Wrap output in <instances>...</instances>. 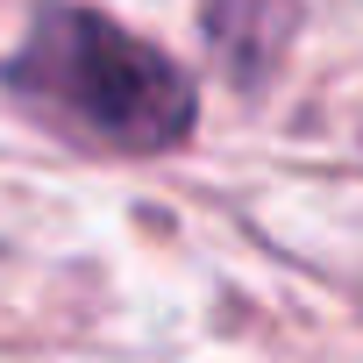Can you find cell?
Returning a JSON list of instances; mask_svg holds the SVG:
<instances>
[{
	"mask_svg": "<svg viewBox=\"0 0 363 363\" xmlns=\"http://www.w3.org/2000/svg\"><path fill=\"white\" fill-rule=\"evenodd\" d=\"M8 79L121 157H164L193 135V79L93 8H43Z\"/></svg>",
	"mask_w": 363,
	"mask_h": 363,
	"instance_id": "cell-1",
	"label": "cell"
}]
</instances>
